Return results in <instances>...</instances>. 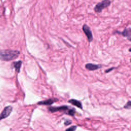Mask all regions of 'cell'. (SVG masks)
Here are the masks:
<instances>
[{
  "mask_svg": "<svg viewBox=\"0 0 131 131\" xmlns=\"http://www.w3.org/2000/svg\"><path fill=\"white\" fill-rule=\"evenodd\" d=\"M114 69V68H110V69H108V70H105V73H108V72H109L111 71L112 70H113Z\"/></svg>",
  "mask_w": 131,
  "mask_h": 131,
  "instance_id": "obj_15",
  "label": "cell"
},
{
  "mask_svg": "<svg viewBox=\"0 0 131 131\" xmlns=\"http://www.w3.org/2000/svg\"><path fill=\"white\" fill-rule=\"evenodd\" d=\"M21 63H22V62L20 60L18 61H15L13 63V66L14 68H15L16 71L18 73H19L20 71V67L21 66Z\"/></svg>",
  "mask_w": 131,
  "mask_h": 131,
  "instance_id": "obj_10",
  "label": "cell"
},
{
  "mask_svg": "<svg viewBox=\"0 0 131 131\" xmlns=\"http://www.w3.org/2000/svg\"><path fill=\"white\" fill-rule=\"evenodd\" d=\"M75 113V110L73 109V108H72V109H70V110H69V111H68V112L67 114H68V115H71V116H73L74 115Z\"/></svg>",
  "mask_w": 131,
  "mask_h": 131,
  "instance_id": "obj_11",
  "label": "cell"
},
{
  "mask_svg": "<svg viewBox=\"0 0 131 131\" xmlns=\"http://www.w3.org/2000/svg\"><path fill=\"white\" fill-rule=\"evenodd\" d=\"M85 67L86 69L90 71H94L98 69L102 68V66L100 64H94L92 63H88L85 64Z\"/></svg>",
  "mask_w": 131,
  "mask_h": 131,
  "instance_id": "obj_6",
  "label": "cell"
},
{
  "mask_svg": "<svg viewBox=\"0 0 131 131\" xmlns=\"http://www.w3.org/2000/svg\"><path fill=\"white\" fill-rule=\"evenodd\" d=\"M19 55L17 50H0V59L4 61H10L16 59Z\"/></svg>",
  "mask_w": 131,
  "mask_h": 131,
  "instance_id": "obj_1",
  "label": "cell"
},
{
  "mask_svg": "<svg viewBox=\"0 0 131 131\" xmlns=\"http://www.w3.org/2000/svg\"><path fill=\"white\" fill-rule=\"evenodd\" d=\"M82 30L84 33H85V35L86 36L89 41L91 42L93 39V37L92 32L90 28L86 24H84L82 26Z\"/></svg>",
  "mask_w": 131,
  "mask_h": 131,
  "instance_id": "obj_3",
  "label": "cell"
},
{
  "mask_svg": "<svg viewBox=\"0 0 131 131\" xmlns=\"http://www.w3.org/2000/svg\"><path fill=\"white\" fill-rule=\"evenodd\" d=\"M111 4L110 0H103L102 2L98 3L94 8V10L96 12L100 13L104 8L108 7Z\"/></svg>",
  "mask_w": 131,
  "mask_h": 131,
  "instance_id": "obj_2",
  "label": "cell"
},
{
  "mask_svg": "<svg viewBox=\"0 0 131 131\" xmlns=\"http://www.w3.org/2000/svg\"><path fill=\"white\" fill-rule=\"evenodd\" d=\"M76 128H77L76 126L73 125V126H72L70 127L68 129H67L65 131H75Z\"/></svg>",
  "mask_w": 131,
  "mask_h": 131,
  "instance_id": "obj_12",
  "label": "cell"
},
{
  "mask_svg": "<svg viewBox=\"0 0 131 131\" xmlns=\"http://www.w3.org/2000/svg\"><path fill=\"white\" fill-rule=\"evenodd\" d=\"M72 123V121L70 120H65L64 124L65 125H69L70 124H71Z\"/></svg>",
  "mask_w": 131,
  "mask_h": 131,
  "instance_id": "obj_14",
  "label": "cell"
},
{
  "mask_svg": "<svg viewBox=\"0 0 131 131\" xmlns=\"http://www.w3.org/2000/svg\"><path fill=\"white\" fill-rule=\"evenodd\" d=\"M124 108H127V109H130L131 107V103H130V101L129 100L128 101V102L124 105Z\"/></svg>",
  "mask_w": 131,
  "mask_h": 131,
  "instance_id": "obj_13",
  "label": "cell"
},
{
  "mask_svg": "<svg viewBox=\"0 0 131 131\" xmlns=\"http://www.w3.org/2000/svg\"><path fill=\"white\" fill-rule=\"evenodd\" d=\"M68 107L67 106H60L58 107H50L48 108V110L49 111H50L52 113H54L57 111H66L68 109Z\"/></svg>",
  "mask_w": 131,
  "mask_h": 131,
  "instance_id": "obj_5",
  "label": "cell"
},
{
  "mask_svg": "<svg viewBox=\"0 0 131 131\" xmlns=\"http://www.w3.org/2000/svg\"><path fill=\"white\" fill-rule=\"evenodd\" d=\"M68 102L79 107V108L80 109H82V104L81 103L77 100H76V99H71V100H69L68 101Z\"/></svg>",
  "mask_w": 131,
  "mask_h": 131,
  "instance_id": "obj_8",
  "label": "cell"
},
{
  "mask_svg": "<svg viewBox=\"0 0 131 131\" xmlns=\"http://www.w3.org/2000/svg\"><path fill=\"white\" fill-rule=\"evenodd\" d=\"M56 101H57V100H55L53 99H48L46 100H43L42 101L38 102V105H51Z\"/></svg>",
  "mask_w": 131,
  "mask_h": 131,
  "instance_id": "obj_9",
  "label": "cell"
},
{
  "mask_svg": "<svg viewBox=\"0 0 131 131\" xmlns=\"http://www.w3.org/2000/svg\"><path fill=\"white\" fill-rule=\"evenodd\" d=\"M119 33L121 34L123 36L126 37L127 38H128V39L129 40H130V36H131V34H130V28H125L124 29V30L121 32H119Z\"/></svg>",
  "mask_w": 131,
  "mask_h": 131,
  "instance_id": "obj_7",
  "label": "cell"
},
{
  "mask_svg": "<svg viewBox=\"0 0 131 131\" xmlns=\"http://www.w3.org/2000/svg\"><path fill=\"white\" fill-rule=\"evenodd\" d=\"M12 111V107L11 106H8L5 107V108L0 115V120L8 117L11 114Z\"/></svg>",
  "mask_w": 131,
  "mask_h": 131,
  "instance_id": "obj_4",
  "label": "cell"
}]
</instances>
